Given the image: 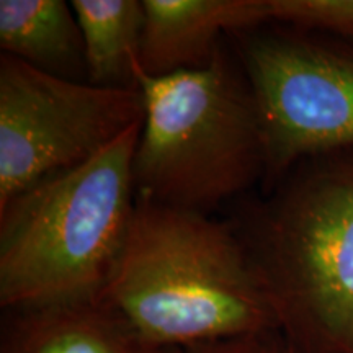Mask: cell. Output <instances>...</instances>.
Listing matches in <instances>:
<instances>
[{"instance_id":"7c38bea8","label":"cell","mask_w":353,"mask_h":353,"mask_svg":"<svg viewBox=\"0 0 353 353\" xmlns=\"http://www.w3.org/2000/svg\"><path fill=\"white\" fill-rule=\"evenodd\" d=\"M334 30L339 37L353 43V0H341L335 6Z\"/></svg>"},{"instance_id":"ba28073f","label":"cell","mask_w":353,"mask_h":353,"mask_svg":"<svg viewBox=\"0 0 353 353\" xmlns=\"http://www.w3.org/2000/svg\"><path fill=\"white\" fill-rule=\"evenodd\" d=\"M144 341L100 296L46 306L8 309L0 353H172Z\"/></svg>"},{"instance_id":"9c48e42d","label":"cell","mask_w":353,"mask_h":353,"mask_svg":"<svg viewBox=\"0 0 353 353\" xmlns=\"http://www.w3.org/2000/svg\"><path fill=\"white\" fill-rule=\"evenodd\" d=\"M0 48L41 72L87 82L85 48L70 2L0 0Z\"/></svg>"},{"instance_id":"8992f818","label":"cell","mask_w":353,"mask_h":353,"mask_svg":"<svg viewBox=\"0 0 353 353\" xmlns=\"http://www.w3.org/2000/svg\"><path fill=\"white\" fill-rule=\"evenodd\" d=\"M144 120L141 90L61 79L0 54V208Z\"/></svg>"},{"instance_id":"7a4b0ae2","label":"cell","mask_w":353,"mask_h":353,"mask_svg":"<svg viewBox=\"0 0 353 353\" xmlns=\"http://www.w3.org/2000/svg\"><path fill=\"white\" fill-rule=\"evenodd\" d=\"M232 223L286 337L353 353V151L299 162Z\"/></svg>"},{"instance_id":"3957f363","label":"cell","mask_w":353,"mask_h":353,"mask_svg":"<svg viewBox=\"0 0 353 353\" xmlns=\"http://www.w3.org/2000/svg\"><path fill=\"white\" fill-rule=\"evenodd\" d=\"M143 121L99 156L39 180L0 208V306L87 301L112 278L136 210Z\"/></svg>"},{"instance_id":"277c9868","label":"cell","mask_w":353,"mask_h":353,"mask_svg":"<svg viewBox=\"0 0 353 353\" xmlns=\"http://www.w3.org/2000/svg\"><path fill=\"white\" fill-rule=\"evenodd\" d=\"M134 76L144 101L132 161L138 196L211 214L263 183L257 99L228 38L206 68L152 77L136 63Z\"/></svg>"},{"instance_id":"8fae6325","label":"cell","mask_w":353,"mask_h":353,"mask_svg":"<svg viewBox=\"0 0 353 353\" xmlns=\"http://www.w3.org/2000/svg\"><path fill=\"white\" fill-rule=\"evenodd\" d=\"M172 353H303L283 334L273 329L263 332H252L224 341L201 343V345L179 348Z\"/></svg>"},{"instance_id":"30bf717a","label":"cell","mask_w":353,"mask_h":353,"mask_svg":"<svg viewBox=\"0 0 353 353\" xmlns=\"http://www.w3.org/2000/svg\"><path fill=\"white\" fill-rule=\"evenodd\" d=\"M85 48L87 82L134 88L144 28L141 0H72Z\"/></svg>"},{"instance_id":"5b68a950","label":"cell","mask_w":353,"mask_h":353,"mask_svg":"<svg viewBox=\"0 0 353 353\" xmlns=\"http://www.w3.org/2000/svg\"><path fill=\"white\" fill-rule=\"evenodd\" d=\"M262 120L263 192L299 162L353 151V43L301 26L263 23L228 34Z\"/></svg>"},{"instance_id":"52a82bcc","label":"cell","mask_w":353,"mask_h":353,"mask_svg":"<svg viewBox=\"0 0 353 353\" xmlns=\"http://www.w3.org/2000/svg\"><path fill=\"white\" fill-rule=\"evenodd\" d=\"M138 65L161 77L213 63L228 34L270 23L268 0H143Z\"/></svg>"},{"instance_id":"6da1fadb","label":"cell","mask_w":353,"mask_h":353,"mask_svg":"<svg viewBox=\"0 0 353 353\" xmlns=\"http://www.w3.org/2000/svg\"><path fill=\"white\" fill-rule=\"evenodd\" d=\"M100 298L144 341L169 350L280 329L234 223L144 196L136 198L126 244Z\"/></svg>"}]
</instances>
